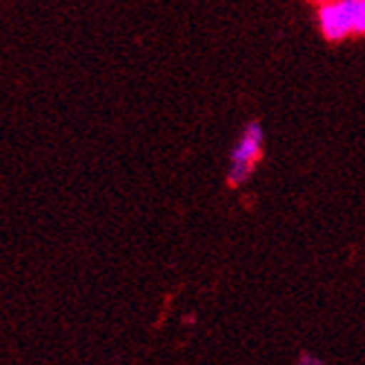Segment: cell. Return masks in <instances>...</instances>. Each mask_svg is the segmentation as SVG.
<instances>
[{
    "label": "cell",
    "mask_w": 365,
    "mask_h": 365,
    "mask_svg": "<svg viewBox=\"0 0 365 365\" xmlns=\"http://www.w3.org/2000/svg\"><path fill=\"white\" fill-rule=\"evenodd\" d=\"M319 27L332 43L365 36V0H325L319 7Z\"/></svg>",
    "instance_id": "1"
},
{
    "label": "cell",
    "mask_w": 365,
    "mask_h": 365,
    "mask_svg": "<svg viewBox=\"0 0 365 365\" xmlns=\"http://www.w3.org/2000/svg\"><path fill=\"white\" fill-rule=\"evenodd\" d=\"M261 152H263V127L259 123H250L232 152V165L227 172L230 185L234 187L243 185L252 176L254 165H257L261 158Z\"/></svg>",
    "instance_id": "2"
},
{
    "label": "cell",
    "mask_w": 365,
    "mask_h": 365,
    "mask_svg": "<svg viewBox=\"0 0 365 365\" xmlns=\"http://www.w3.org/2000/svg\"><path fill=\"white\" fill-rule=\"evenodd\" d=\"M301 363H314V365H319L321 361H319V359H312V356H303Z\"/></svg>",
    "instance_id": "3"
},
{
    "label": "cell",
    "mask_w": 365,
    "mask_h": 365,
    "mask_svg": "<svg viewBox=\"0 0 365 365\" xmlns=\"http://www.w3.org/2000/svg\"><path fill=\"white\" fill-rule=\"evenodd\" d=\"M323 3H325V0H323Z\"/></svg>",
    "instance_id": "4"
}]
</instances>
